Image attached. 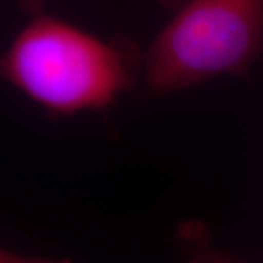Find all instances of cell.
I'll use <instances>...</instances> for the list:
<instances>
[{"label": "cell", "mask_w": 263, "mask_h": 263, "mask_svg": "<svg viewBox=\"0 0 263 263\" xmlns=\"http://www.w3.org/2000/svg\"><path fill=\"white\" fill-rule=\"evenodd\" d=\"M142 75L143 51L133 40L101 38L44 12L0 56V79L54 119L104 111Z\"/></svg>", "instance_id": "1"}, {"label": "cell", "mask_w": 263, "mask_h": 263, "mask_svg": "<svg viewBox=\"0 0 263 263\" xmlns=\"http://www.w3.org/2000/svg\"><path fill=\"white\" fill-rule=\"evenodd\" d=\"M263 65V0H184L143 51L145 91L167 95Z\"/></svg>", "instance_id": "2"}, {"label": "cell", "mask_w": 263, "mask_h": 263, "mask_svg": "<svg viewBox=\"0 0 263 263\" xmlns=\"http://www.w3.org/2000/svg\"><path fill=\"white\" fill-rule=\"evenodd\" d=\"M57 262L56 259H50L47 256H34V254L18 253L8 249L0 247V263H48Z\"/></svg>", "instance_id": "3"}, {"label": "cell", "mask_w": 263, "mask_h": 263, "mask_svg": "<svg viewBox=\"0 0 263 263\" xmlns=\"http://www.w3.org/2000/svg\"><path fill=\"white\" fill-rule=\"evenodd\" d=\"M15 2H16L19 10L22 13L29 15V16H34V15H38V13L44 12L47 0H15Z\"/></svg>", "instance_id": "4"}, {"label": "cell", "mask_w": 263, "mask_h": 263, "mask_svg": "<svg viewBox=\"0 0 263 263\" xmlns=\"http://www.w3.org/2000/svg\"><path fill=\"white\" fill-rule=\"evenodd\" d=\"M154 2H157L158 5L168 8V9H177L184 0H154Z\"/></svg>", "instance_id": "5"}]
</instances>
